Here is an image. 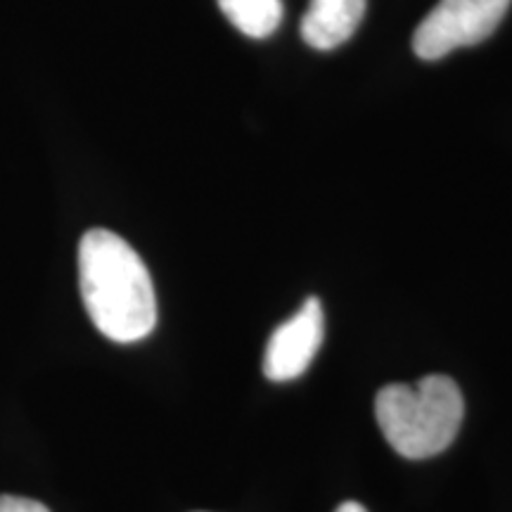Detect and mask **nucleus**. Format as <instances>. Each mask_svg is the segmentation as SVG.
I'll use <instances>...</instances> for the list:
<instances>
[{"instance_id": "obj_1", "label": "nucleus", "mask_w": 512, "mask_h": 512, "mask_svg": "<svg viewBox=\"0 0 512 512\" xmlns=\"http://www.w3.org/2000/svg\"><path fill=\"white\" fill-rule=\"evenodd\" d=\"M79 285L93 325L112 342H140L155 330L157 297L150 271L112 230L93 228L81 238Z\"/></svg>"}, {"instance_id": "obj_2", "label": "nucleus", "mask_w": 512, "mask_h": 512, "mask_svg": "<svg viewBox=\"0 0 512 512\" xmlns=\"http://www.w3.org/2000/svg\"><path fill=\"white\" fill-rule=\"evenodd\" d=\"M377 425L403 458L439 456L463 425V392L451 377L427 375L415 384H387L375 399Z\"/></svg>"}, {"instance_id": "obj_3", "label": "nucleus", "mask_w": 512, "mask_h": 512, "mask_svg": "<svg viewBox=\"0 0 512 512\" xmlns=\"http://www.w3.org/2000/svg\"><path fill=\"white\" fill-rule=\"evenodd\" d=\"M508 8L510 0H439L415 29V55L434 62L456 48L477 46L494 34Z\"/></svg>"}, {"instance_id": "obj_4", "label": "nucleus", "mask_w": 512, "mask_h": 512, "mask_svg": "<svg viewBox=\"0 0 512 512\" xmlns=\"http://www.w3.org/2000/svg\"><path fill=\"white\" fill-rule=\"evenodd\" d=\"M325 337V313L318 297L306 299L302 309L285 320L266 344L264 373L273 382L297 380L316 358Z\"/></svg>"}, {"instance_id": "obj_5", "label": "nucleus", "mask_w": 512, "mask_h": 512, "mask_svg": "<svg viewBox=\"0 0 512 512\" xmlns=\"http://www.w3.org/2000/svg\"><path fill=\"white\" fill-rule=\"evenodd\" d=\"M368 0H311L302 19V38L313 50H335L347 43L366 15Z\"/></svg>"}, {"instance_id": "obj_6", "label": "nucleus", "mask_w": 512, "mask_h": 512, "mask_svg": "<svg viewBox=\"0 0 512 512\" xmlns=\"http://www.w3.org/2000/svg\"><path fill=\"white\" fill-rule=\"evenodd\" d=\"M228 22L245 36L266 38L283 22V0H219Z\"/></svg>"}, {"instance_id": "obj_7", "label": "nucleus", "mask_w": 512, "mask_h": 512, "mask_svg": "<svg viewBox=\"0 0 512 512\" xmlns=\"http://www.w3.org/2000/svg\"><path fill=\"white\" fill-rule=\"evenodd\" d=\"M0 512H50L46 505L22 496H0Z\"/></svg>"}, {"instance_id": "obj_8", "label": "nucleus", "mask_w": 512, "mask_h": 512, "mask_svg": "<svg viewBox=\"0 0 512 512\" xmlns=\"http://www.w3.org/2000/svg\"><path fill=\"white\" fill-rule=\"evenodd\" d=\"M335 512H368V510L363 508L361 503H356V501H347V503L339 505V508H337Z\"/></svg>"}]
</instances>
